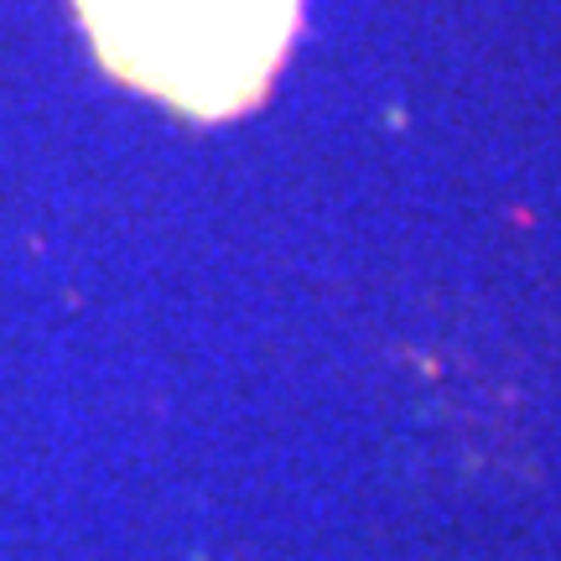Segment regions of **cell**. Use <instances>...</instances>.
<instances>
[{
  "label": "cell",
  "mask_w": 561,
  "mask_h": 561,
  "mask_svg": "<svg viewBox=\"0 0 561 561\" xmlns=\"http://www.w3.org/2000/svg\"><path fill=\"white\" fill-rule=\"evenodd\" d=\"M79 16L125 83L193 115H229L280 68L297 0H79Z\"/></svg>",
  "instance_id": "cell-1"
}]
</instances>
